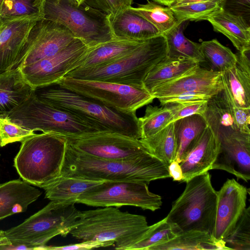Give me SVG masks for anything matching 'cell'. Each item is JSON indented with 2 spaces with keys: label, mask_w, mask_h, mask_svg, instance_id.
I'll return each instance as SVG.
<instances>
[{
  "label": "cell",
  "mask_w": 250,
  "mask_h": 250,
  "mask_svg": "<svg viewBox=\"0 0 250 250\" xmlns=\"http://www.w3.org/2000/svg\"><path fill=\"white\" fill-rule=\"evenodd\" d=\"M60 176L102 181L149 184L170 177L168 165L150 152L130 160H106L77 151L66 144Z\"/></svg>",
  "instance_id": "6da1fadb"
},
{
  "label": "cell",
  "mask_w": 250,
  "mask_h": 250,
  "mask_svg": "<svg viewBox=\"0 0 250 250\" xmlns=\"http://www.w3.org/2000/svg\"><path fill=\"white\" fill-rule=\"evenodd\" d=\"M34 93L43 102L82 117L103 131L116 132L136 139L141 138L136 112L117 110L57 84L37 88Z\"/></svg>",
  "instance_id": "7a4b0ae2"
},
{
  "label": "cell",
  "mask_w": 250,
  "mask_h": 250,
  "mask_svg": "<svg viewBox=\"0 0 250 250\" xmlns=\"http://www.w3.org/2000/svg\"><path fill=\"white\" fill-rule=\"evenodd\" d=\"M149 228L143 215L104 207L81 211L70 233L82 241L113 240L116 250H129Z\"/></svg>",
  "instance_id": "3957f363"
},
{
  "label": "cell",
  "mask_w": 250,
  "mask_h": 250,
  "mask_svg": "<svg viewBox=\"0 0 250 250\" xmlns=\"http://www.w3.org/2000/svg\"><path fill=\"white\" fill-rule=\"evenodd\" d=\"M166 39L162 34L144 41L128 54L110 63L77 68L65 76L105 81L144 87V81L153 67L167 56Z\"/></svg>",
  "instance_id": "277c9868"
},
{
  "label": "cell",
  "mask_w": 250,
  "mask_h": 250,
  "mask_svg": "<svg viewBox=\"0 0 250 250\" xmlns=\"http://www.w3.org/2000/svg\"><path fill=\"white\" fill-rule=\"evenodd\" d=\"M66 144L60 135L35 134L21 142L14 166L23 180L42 188L60 175Z\"/></svg>",
  "instance_id": "5b68a950"
},
{
  "label": "cell",
  "mask_w": 250,
  "mask_h": 250,
  "mask_svg": "<svg viewBox=\"0 0 250 250\" xmlns=\"http://www.w3.org/2000/svg\"><path fill=\"white\" fill-rule=\"evenodd\" d=\"M74 203L52 201L18 226L4 231L10 245H23L26 250H44L57 235L66 237L73 228L81 211Z\"/></svg>",
  "instance_id": "8992f818"
},
{
  "label": "cell",
  "mask_w": 250,
  "mask_h": 250,
  "mask_svg": "<svg viewBox=\"0 0 250 250\" xmlns=\"http://www.w3.org/2000/svg\"><path fill=\"white\" fill-rule=\"evenodd\" d=\"M40 15L42 19L63 25L89 48L114 39L109 15L85 2L41 0Z\"/></svg>",
  "instance_id": "52a82bcc"
},
{
  "label": "cell",
  "mask_w": 250,
  "mask_h": 250,
  "mask_svg": "<svg viewBox=\"0 0 250 250\" xmlns=\"http://www.w3.org/2000/svg\"><path fill=\"white\" fill-rule=\"evenodd\" d=\"M180 196L173 202L166 216L182 231L199 230L211 234L213 230L217 193L209 172L197 175L186 182Z\"/></svg>",
  "instance_id": "ba28073f"
},
{
  "label": "cell",
  "mask_w": 250,
  "mask_h": 250,
  "mask_svg": "<svg viewBox=\"0 0 250 250\" xmlns=\"http://www.w3.org/2000/svg\"><path fill=\"white\" fill-rule=\"evenodd\" d=\"M1 116L27 129L43 133L75 135L103 131L82 117L43 102L35 93L20 105Z\"/></svg>",
  "instance_id": "9c48e42d"
},
{
  "label": "cell",
  "mask_w": 250,
  "mask_h": 250,
  "mask_svg": "<svg viewBox=\"0 0 250 250\" xmlns=\"http://www.w3.org/2000/svg\"><path fill=\"white\" fill-rule=\"evenodd\" d=\"M56 84L104 104L127 112H136L154 97L144 87L64 76Z\"/></svg>",
  "instance_id": "30bf717a"
},
{
  "label": "cell",
  "mask_w": 250,
  "mask_h": 250,
  "mask_svg": "<svg viewBox=\"0 0 250 250\" xmlns=\"http://www.w3.org/2000/svg\"><path fill=\"white\" fill-rule=\"evenodd\" d=\"M76 203L93 207L131 206L154 211L161 208V197L149 190L148 185L133 181H105L86 191Z\"/></svg>",
  "instance_id": "8fae6325"
},
{
  "label": "cell",
  "mask_w": 250,
  "mask_h": 250,
  "mask_svg": "<svg viewBox=\"0 0 250 250\" xmlns=\"http://www.w3.org/2000/svg\"><path fill=\"white\" fill-rule=\"evenodd\" d=\"M73 149L106 160H130L149 152L140 139L110 131H96L81 135H62Z\"/></svg>",
  "instance_id": "7c38bea8"
},
{
  "label": "cell",
  "mask_w": 250,
  "mask_h": 250,
  "mask_svg": "<svg viewBox=\"0 0 250 250\" xmlns=\"http://www.w3.org/2000/svg\"><path fill=\"white\" fill-rule=\"evenodd\" d=\"M75 39L71 32L61 24L41 19L30 30L9 70L53 56L66 47Z\"/></svg>",
  "instance_id": "4fadbf2b"
},
{
  "label": "cell",
  "mask_w": 250,
  "mask_h": 250,
  "mask_svg": "<svg viewBox=\"0 0 250 250\" xmlns=\"http://www.w3.org/2000/svg\"><path fill=\"white\" fill-rule=\"evenodd\" d=\"M89 48L76 38L56 54L18 69L34 89L48 86L56 84L68 72L78 67Z\"/></svg>",
  "instance_id": "5bb4252c"
},
{
  "label": "cell",
  "mask_w": 250,
  "mask_h": 250,
  "mask_svg": "<svg viewBox=\"0 0 250 250\" xmlns=\"http://www.w3.org/2000/svg\"><path fill=\"white\" fill-rule=\"evenodd\" d=\"M212 235L224 241L232 231L246 208L249 189L234 179H228L219 191Z\"/></svg>",
  "instance_id": "9a60e30c"
},
{
  "label": "cell",
  "mask_w": 250,
  "mask_h": 250,
  "mask_svg": "<svg viewBox=\"0 0 250 250\" xmlns=\"http://www.w3.org/2000/svg\"><path fill=\"white\" fill-rule=\"evenodd\" d=\"M220 146L212 169H220L248 182L250 179V133L236 131L218 138Z\"/></svg>",
  "instance_id": "2e32d148"
},
{
  "label": "cell",
  "mask_w": 250,
  "mask_h": 250,
  "mask_svg": "<svg viewBox=\"0 0 250 250\" xmlns=\"http://www.w3.org/2000/svg\"><path fill=\"white\" fill-rule=\"evenodd\" d=\"M221 74L199 64L184 75L156 87L150 94L157 99L184 92L201 93L211 96L224 88Z\"/></svg>",
  "instance_id": "e0dca14e"
},
{
  "label": "cell",
  "mask_w": 250,
  "mask_h": 250,
  "mask_svg": "<svg viewBox=\"0 0 250 250\" xmlns=\"http://www.w3.org/2000/svg\"><path fill=\"white\" fill-rule=\"evenodd\" d=\"M219 146L218 138L207 126L192 143L180 163L183 175L182 182L212 169Z\"/></svg>",
  "instance_id": "ac0fdd59"
},
{
  "label": "cell",
  "mask_w": 250,
  "mask_h": 250,
  "mask_svg": "<svg viewBox=\"0 0 250 250\" xmlns=\"http://www.w3.org/2000/svg\"><path fill=\"white\" fill-rule=\"evenodd\" d=\"M39 15L3 20L0 33V74L9 70L25 43Z\"/></svg>",
  "instance_id": "d6986e66"
},
{
  "label": "cell",
  "mask_w": 250,
  "mask_h": 250,
  "mask_svg": "<svg viewBox=\"0 0 250 250\" xmlns=\"http://www.w3.org/2000/svg\"><path fill=\"white\" fill-rule=\"evenodd\" d=\"M235 106L224 87L207 101V107L202 116L217 138L239 131L235 120Z\"/></svg>",
  "instance_id": "ffe728a7"
},
{
  "label": "cell",
  "mask_w": 250,
  "mask_h": 250,
  "mask_svg": "<svg viewBox=\"0 0 250 250\" xmlns=\"http://www.w3.org/2000/svg\"><path fill=\"white\" fill-rule=\"evenodd\" d=\"M42 194L38 188L24 180H11L0 185V220L24 212Z\"/></svg>",
  "instance_id": "44dd1931"
},
{
  "label": "cell",
  "mask_w": 250,
  "mask_h": 250,
  "mask_svg": "<svg viewBox=\"0 0 250 250\" xmlns=\"http://www.w3.org/2000/svg\"><path fill=\"white\" fill-rule=\"evenodd\" d=\"M129 7L114 16H109L114 38L140 41L161 34L153 24Z\"/></svg>",
  "instance_id": "7402d4cb"
},
{
  "label": "cell",
  "mask_w": 250,
  "mask_h": 250,
  "mask_svg": "<svg viewBox=\"0 0 250 250\" xmlns=\"http://www.w3.org/2000/svg\"><path fill=\"white\" fill-rule=\"evenodd\" d=\"M34 91L19 69L0 74V115H4L20 105Z\"/></svg>",
  "instance_id": "603a6c76"
},
{
  "label": "cell",
  "mask_w": 250,
  "mask_h": 250,
  "mask_svg": "<svg viewBox=\"0 0 250 250\" xmlns=\"http://www.w3.org/2000/svg\"><path fill=\"white\" fill-rule=\"evenodd\" d=\"M144 41L114 38L90 47L77 68L93 67L110 63L128 54Z\"/></svg>",
  "instance_id": "cb8c5ba5"
},
{
  "label": "cell",
  "mask_w": 250,
  "mask_h": 250,
  "mask_svg": "<svg viewBox=\"0 0 250 250\" xmlns=\"http://www.w3.org/2000/svg\"><path fill=\"white\" fill-rule=\"evenodd\" d=\"M104 182L59 176L42 188L50 201L76 204L81 195Z\"/></svg>",
  "instance_id": "d4e9b609"
},
{
  "label": "cell",
  "mask_w": 250,
  "mask_h": 250,
  "mask_svg": "<svg viewBox=\"0 0 250 250\" xmlns=\"http://www.w3.org/2000/svg\"><path fill=\"white\" fill-rule=\"evenodd\" d=\"M199 64L191 60L166 56L148 72L144 87L150 93L156 87L184 75Z\"/></svg>",
  "instance_id": "484cf974"
},
{
  "label": "cell",
  "mask_w": 250,
  "mask_h": 250,
  "mask_svg": "<svg viewBox=\"0 0 250 250\" xmlns=\"http://www.w3.org/2000/svg\"><path fill=\"white\" fill-rule=\"evenodd\" d=\"M229 250L224 241L215 239L205 231H182L172 239L151 247L149 250Z\"/></svg>",
  "instance_id": "4316f807"
},
{
  "label": "cell",
  "mask_w": 250,
  "mask_h": 250,
  "mask_svg": "<svg viewBox=\"0 0 250 250\" xmlns=\"http://www.w3.org/2000/svg\"><path fill=\"white\" fill-rule=\"evenodd\" d=\"M187 24L188 21L178 22L169 30L162 34L167 42V56L191 60L199 64L204 62L201 43L189 40L183 33Z\"/></svg>",
  "instance_id": "83f0119b"
},
{
  "label": "cell",
  "mask_w": 250,
  "mask_h": 250,
  "mask_svg": "<svg viewBox=\"0 0 250 250\" xmlns=\"http://www.w3.org/2000/svg\"><path fill=\"white\" fill-rule=\"evenodd\" d=\"M214 31L220 32L239 51L250 48V26L240 19L220 11L208 19Z\"/></svg>",
  "instance_id": "f1b7e54d"
},
{
  "label": "cell",
  "mask_w": 250,
  "mask_h": 250,
  "mask_svg": "<svg viewBox=\"0 0 250 250\" xmlns=\"http://www.w3.org/2000/svg\"><path fill=\"white\" fill-rule=\"evenodd\" d=\"M224 87L237 107L250 108V73L235 66L221 73Z\"/></svg>",
  "instance_id": "f546056e"
},
{
  "label": "cell",
  "mask_w": 250,
  "mask_h": 250,
  "mask_svg": "<svg viewBox=\"0 0 250 250\" xmlns=\"http://www.w3.org/2000/svg\"><path fill=\"white\" fill-rule=\"evenodd\" d=\"M177 153L175 161L180 163L190 146L198 135L208 126L204 117L194 114L173 122Z\"/></svg>",
  "instance_id": "4dcf8cb0"
},
{
  "label": "cell",
  "mask_w": 250,
  "mask_h": 250,
  "mask_svg": "<svg viewBox=\"0 0 250 250\" xmlns=\"http://www.w3.org/2000/svg\"><path fill=\"white\" fill-rule=\"evenodd\" d=\"M140 140L151 154L167 165L175 160L177 146L173 122L169 123L156 134Z\"/></svg>",
  "instance_id": "1f68e13d"
},
{
  "label": "cell",
  "mask_w": 250,
  "mask_h": 250,
  "mask_svg": "<svg viewBox=\"0 0 250 250\" xmlns=\"http://www.w3.org/2000/svg\"><path fill=\"white\" fill-rule=\"evenodd\" d=\"M129 8L153 24L161 34L169 30L178 22L170 7L154 1Z\"/></svg>",
  "instance_id": "d6a6232c"
},
{
  "label": "cell",
  "mask_w": 250,
  "mask_h": 250,
  "mask_svg": "<svg viewBox=\"0 0 250 250\" xmlns=\"http://www.w3.org/2000/svg\"><path fill=\"white\" fill-rule=\"evenodd\" d=\"M201 46L205 62L209 64L210 70L222 73L235 66L236 54L217 40L203 42Z\"/></svg>",
  "instance_id": "836d02e7"
},
{
  "label": "cell",
  "mask_w": 250,
  "mask_h": 250,
  "mask_svg": "<svg viewBox=\"0 0 250 250\" xmlns=\"http://www.w3.org/2000/svg\"><path fill=\"white\" fill-rule=\"evenodd\" d=\"M181 232L176 225L168 221L166 217L149 226L142 238L132 246L129 250H149L152 247L172 239Z\"/></svg>",
  "instance_id": "e575fe53"
},
{
  "label": "cell",
  "mask_w": 250,
  "mask_h": 250,
  "mask_svg": "<svg viewBox=\"0 0 250 250\" xmlns=\"http://www.w3.org/2000/svg\"><path fill=\"white\" fill-rule=\"evenodd\" d=\"M172 113L167 105L161 107L148 105L144 115L138 118L141 132V139L149 137L171 123Z\"/></svg>",
  "instance_id": "d590c367"
},
{
  "label": "cell",
  "mask_w": 250,
  "mask_h": 250,
  "mask_svg": "<svg viewBox=\"0 0 250 250\" xmlns=\"http://www.w3.org/2000/svg\"><path fill=\"white\" fill-rule=\"evenodd\" d=\"M221 0H208L170 7L178 22L207 20L221 11Z\"/></svg>",
  "instance_id": "8d00e7d4"
},
{
  "label": "cell",
  "mask_w": 250,
  "mask_h": 250,
  "mask_svg": "<svg viewBox=\"0 0 250 250\" xmlns=\"http://www.w3.org/2000/svg\"><path fill=\"white\" fill-rule=\"evenodd\" d=\"M229 250H250V207L246 208L231 233L224 240Z\"/></svg>",
  "instance_id": "74e56055"
},
{
  "label": "cell",
  "mask_w": 250,
  "mask_h": 250,
  "mask_svg": "<svg viewBox=\"0 0 250 250\" xmlns=\"http://www.w3.org/2000/svg\"><path fill=\"white\" fill-rule=\"evenodd\" d=\"M40 2L41 0H4L0 8V18L6 20L34 15L40 16Z\"/></svg>",
  "instance_id": "f35d334b"
},
{
  "label": "cell",
  "mask_w": 250,
  "mask_h": 250,
  "mask_svg": "<svg viewBox=\"0 0 250 250\" xmlns=\"http://www.w3.org/2000/svg\"><path fill=\"white\" fill-rule=\"evenodd\" d=\"M34 131L18 125L4 116L0 115V146L22 142L35 134Z\"/></svg>",
  "instance_id": "ab89813d"
},
{
  "label": "cell",
  "mask_w": 250,
  "mask_h": 250,
  "mask_svg": "<svg viewBox=\"0 0 250 250\" xmlns=\"http://www.w3.org/2000/svg\"><path fill=\"white\" fill-rule=\"evenodd\" d=\"M207 104V101H199L184 103H169L164 105L168 107L172 112V123L194 114L203 115Z\"/></svg>",
  "instance_id": "60d3db41"
},
{
  "label": "cell",
  "mask_w": 250,
  "mask_h": 250,
  "mask_svg": "<svg viewBox=\"0 0 250 250\" xmlns=\"http://www.w3.org/2000/svg\"><path fill=\"white\" fill-rule=\"evenodd\" d=\"M220 5L222 11L250 26V0H221Z\"/></svg>",
  "instance_id": "b9f144b4"
},
{
  "label": "cell",
  "mask_w": 250,
  "mask_h": 250,
  "mask_svg": "<svg viewBox=\"0 0 250 250\" xmlns=\"http://www.w3.org/2000/svg\"><path fill=\"white\" fill-rule=\"evenodd\" d=\"M85 2L109 16H114L132 6L133 0H86Z\"/></svg>",
  "instance_id": "7bdbcfd3"
},
{
  "label": "cell",
  "mask_w": 250,
  "mask_h": 250,
  "mask_svg": "<svg viewBox=\"0 0 250 250\" xmlns=\"http://www.w3.org/2000/svg\"><path fill=\"white\" fill-rule=\"evenodd\" d=\"M208 95L196 92H184L168 96L158 98L161 105L169 103H184L199 101H208Z\"/></svg>",
  "instance_id": "ee69618b"
},
{
  "label": "cell",
  "mask_w": 250,
  "mask_h": 250,
  "mask_svg": "<svg viewBox=\"0 0 250 250\" xmlns=\"http://www.w3.org/2000/svg\"><path fill=\"white\" fill-rule=\"evenodd\" d=\"M115 242L113 240L109 241H83L79 243L70 244L62 246H46L44 250H91L92 249L108 247L114 246Z\"/></svg>",
  "instance_id": "f6af8a7d"
},
{
  "label": "cell",
  "mask_w": 250,
  "mask_h": 250,
  "mask_svg": "<svg viewBox=\"0 0 250 250\" xmlns=\"http://www.w3.org/2000/svg\"><path fill=\"white\" fill-rule=\"evenodd\" d=\"M235 120L238 130L242 132L250 133V108L235 107Z\"/></svg>",
  "instance_id": "bcb514c9"
},
{
  "label": "cell",
  "mask_w": 250,
  "mask_h": 250,
  "mask_svg": "<svg viewBox=\"0 0 250 250\" xmlns=\"http://www.w3.org/2000/svg\"><path fill=\"white\" fill-rule=\"evenodd\" d=\"M236 64L242 69L250 73V48L245 49L236 54Z\"/></svg>",
  "instance_id": "7dc6e473"
},
{
  "label": "cell",
  "mask_w": 250,
  "mask_h": 250,
  "mask_svg": "<svg viewBox=\"0 0 250 250\" xmlns=\"http://www.w3.org/2000/svg\"><path fill=\"white\" fill-rule=\"evenodd\" d=\"M168 169L170 177L173 181L182 182L183 175L180 163L174 160L168 165Z\"/></svg>",
  "instance_id": "c3c4849f"
},
{
  "label": "cell",
  "mask_w": 250,
  "mask_h": 250,
  "mask_svg": "<svg viewBox=\"0 0 250 250\" xmlns=\"http://www.w3.org/2000/svg\"><path fill=\"white\" fill-rule=\"evenodd\" d=\"M208 0H174L170 7Z\"/></svg>",
  "instance_id": "681fc988"
},
{
  "label": "cell",
  "mask_w": 250,
  "mask_h": 250,
  "mask_svg": "<svg viewBox=\"0 0 250 250\" xmlns=\"http://www.w3.org/2000/svg\"><path fill=\"white\" fill-rule=\"evenodd\" d=\"M11 243L5 237L4 231L0 230V247L2 246L10 245Z\"/></svg>",
  "instance_id": "f907efd6"
},
{
  "label": "cell",
  "mask_w": 250,
  "mask_h": 250,
  "mask_svg": "<svg viewBox=\"0 0 250 250\" xmlns=\"http://www.w3.org/2000/svg\"><path fill=\"white\" fill-rule=\"evenodd\" d=\"M160 4L170 7L174 0H153Z\"/></svg>",
  "instance_id": "816d5d0a"
},
{
  "label": "cell",
  "mask_w": 250,
  "mask_h": 250,
  "mask_svg": "<svg viewBox=\"0 0 250 250\" xmlns=\"http://www.w3.org/2000/svg\"><path fill=\"white\" fill-rule=\"evenodd\" d=\"M75 0L78 3V4H80L82 3L85 2V1L86 0Z\"/></svg>",
  "instance_id": "f5cc1de1"
},
{
  "label": "cell",
  "mask_w": 250,
  "mask_h": 250,
  "mask_svg": "<svg viewBox=\"0 0 250 250\" xmlns=\"http://www.w3.org/2000/svg\"><path fill=\"white\" fill-rule=\"evenodd\" d=\"M3 23V21L0 18V33L2 27Z\"/></svg>",
  "instance_id": "db71d44e"
},
{
  "label": "cell",
  "mask_w": 250,
  "mask_h": 250,
  "mask_svg": "<svg viewBox=\"0 0 250 250\" xmlns=\"http://www.w3.org/2000/svg\"><path fill=\"white\" fill-rule=\"evenodd\" d=\"M4 0H0V8L1 7Z\"/></svg>",
  "instance_id": "11a10c76"
}]
</instances>
